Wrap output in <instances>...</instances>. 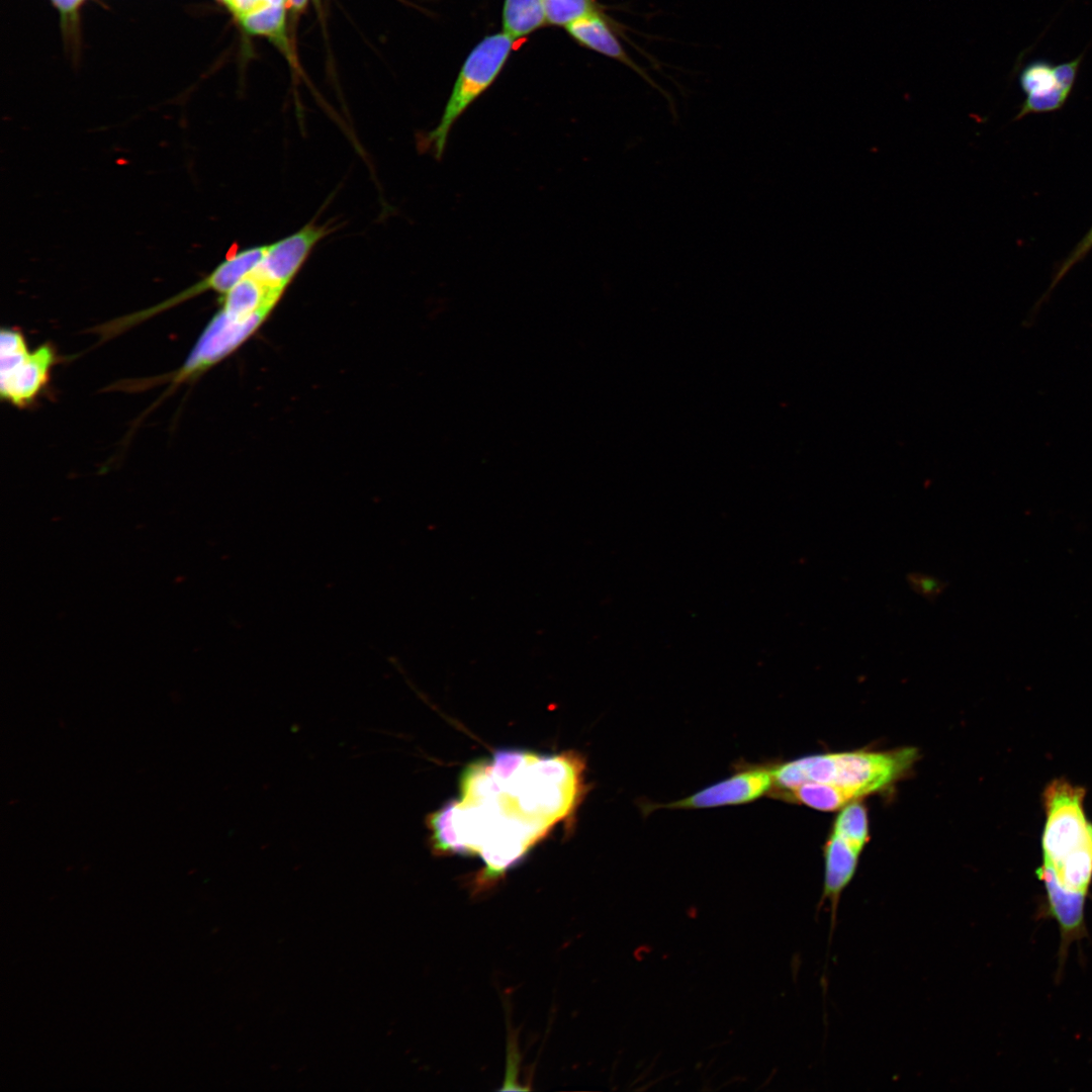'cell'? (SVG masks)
<instances>
[{"instance_id": "obj_10", "label": "cell", "mask_w": 1092, "mask_h": 1092, "mask_svg": "<svg viewBox=\"0 0 1092 1092\" xmlns=\"http://www.w3.org/2000/svg\"><path fill=\"white\" fill-rule=\"evenodd\" d=\"M1019 81L1026 99L1016 118L1029 113L1057 110L1064 105L1070 94L1059 86L1054 68L1043 62L1026 66L1019 76Z\"/></svg>"}, {"instance_id": "obj_9", "label": "cell", "mask_w": 1092, "mask_h": 1092, "mask_svg": "<svg viewBox=\"0 0 1092 1092\" xmlns=\"http://www.w3.org/2000/svg\"><path fill=\"white\" fill-rule=\"evenodd\" d=\"M867 843L831 828L824 847V880L821 904L828 903L831 930L834 929L840 898L855 876L860 854ZM820 904V905H821Z\"/></svg>"}, {"instance_id": "obj_2", "label": "cell", "mask_w": 1092, "mask_h": 1092, "mask_svg": "<svg viewBox=\"0 0 1092 1092\" xmlns=\"http://www.w3.org/2000/svg\"><path fill=\"white\" fill-rule=\"evenodd\" d=\"M1085 790L1064 779L1044 790L1046 822L1039 875L1073 880L1092 873V823L1085 816Z\"/></svg>"}, {"instance_id": "obj_5", "label": "cell", "mask_w": 1092, "mask_h": 1092, "mask_svg": "<svg viewBox=\"0 0 1092 1092\" xmlns=\"http://www.w3.org/2000/svg\"><path fill=\"white\" fill-rule=\"evenodd\" d=\"M266 314L242 318L218 310L211 318L184 365L174 374L178 384L195 378L245 343L265 322Z\"/></svg>"}, {"instance_id": "obj_7", "label": "cell", "mask_w": 1092, "mask_h": 1092, "mask_svg": "<svg viewBox=\"0 0 1092 1092\" xmlns=\"http://www.w3.org/2000/svg\"><path fill=\"white\" fill-rule=\"evenodd\" d=\"M325 226L307 224L271 245L252 272L269 286L284 292L308 255L326 235Z\"/></svg>"}, {"instance_id": "obj_12", "label": "cell", "mask_w": 1092, "mask_h": 1092, "mask_svg": "<svg viewBox=\"0 0 1092 1092\" xmlns=\"http://www.w3.org/2000/svg\"><path fill=\"white\" fill-rule=\"evenodd\" d=\"M568 33L578 42L598 53L616 59L647 78L643 71L623 50L605 17L594 12L567 24Z\"/></svg>"}, {"instance_id": "obj_8", "label": "cell", "mask_w": 1092, "mask_h": 1092, "mask_svg": "<svg viewBox=\"0 0 1092 1092\" xmlns=\"http://www.w3.org/2000/svg\"><path fill=\"white\" fill-rule=\"evenodd\" d=\"M267 246H257L241 250L219 263L206 277L186 290L179 292L171 298L145 310H141L122 318L125 328L144 321L158 312L173 307L198 294L211 290L221 295L232 289L237 283L250 275L264 257Z\"/></svg>"}, {"instance_id": "obj_17", "label": "cell", "mask_w": 1092, "mask_h": 1092, "mask_svg": "<svg viewBox=\"0 0 1092 1092\" xmlns=\"http://www.w3.org/2000/svg\"><path fill=\"white\" fill-rule=\"evenodd\" d=\"M226 6L238 16L252 13L269 5L284 6L287 0H223Z\"/></svg>"}, {"instance_id": "obj_19", "label": "cell", "mask_w": 1092, "mask_h": 1092, "mask_svg": "<svg viewBox=\"0 0 1092 1092\" xmlns=\"http://www.w3.org/2000/svg\"><path fill=\"white\" fill-rule=\"evenodd\" d=\"M1080 61L1081 57L1074 61L1054 67V73L1059 86L1068 93L1071 92L1075 82Z\"/></svg>"}, {"instance_id": "obj_3", "label": "cell", "mask_w": 1092, "mask_h": 1092, "mask_svg": "<svg viewBox=\"0 0 1092 1092\" xmlns=\"http://www.w3.org/2000/svg\"><path fill=\"white\" fill-rule=\"evenodd\" d=\"M505 33L483 38L466 59L437 126L419 138L423 152L440 160L452 127L467 107L495 80L513 47Z\"/></svg>"}, {"instance_id": "obj_18", "label": "cell", "mask_w": 1092, "mask_h": 1092, "mask_svg": "<svg viewBox=\"0 0 1092 1092\" xmlns=\"http://www.w3.org/2000/svg\"><path fill=\"white\" fill-rule=\"evenodd\" d=\"M1092 248V228L1079 243L1071 256L1064 262L1059 272L1057 273L1052 288L1058 283L1059 280L1073 267L1074 264L1079 262Z\"/></svg>"}, {"instance_id": "obj_4", "label": "cell", "mask_w": 1092, "mask_h": 1092, "mask_svg": "<svg viewBox=\"0 0 1092 1092\" xmlns=\"http://www.w3.org/2000/svg\"><path fill=\"white\" fill-rule=\"evenodd\" d=\"M56 363V353L49 344L29 351L19 331H1V397L9 403L25 407L46 387Z\"/></svg>"}, {"instance_id": "obj_6", "label": "cell", "mask_w": 1092, "mask_h": 1092, "mask_svg": "<svg viewBox=\"0 0 1092 1092\" xmlns=\"http://www.w3.org/2000/svg\"><path fill=\"white\" fill-rule=\"evenodd\" d=\"M772 789L771 763L738 767L727 779L704 788L684 799L665 804L646 805V813L655 809H708L751 803Z\"/></svg>"}, {"instance_id": "obj_14", "label": "cell", "mask_w": 1092, "mask_h": 1092, "mask_svg": "<svg viewBox=\"0 0 1092 1092\" xmlns=\"http://www.w3.org/2000/svg\"><path fill=\"white\" fill-rule=\"evenodd\" d=\"M240 20L248 32L269 36L285 47L284 6L269 5L243 16Z\"/></svg>"}, {"instance_id": "obj_1", "label": "cell", "mask_w": 1092, "mask_h": 1092, "mask_svg": "<svg viewBox=\"0 0 1092 1092\" xmlns=\"http://www.w3.org/2000/svg\"><path fill=\"white\" fill-rule=\"evenodd\" d=\"M917 759L913 747L891 750H853L803 756L771 763L775 798L804 783L831 789L844 803L883 792L912 768Z\"/></svg>"}, {"instance_id": "obj_20", "label": "cell", "mask_w": 1092, "mask_h": 1092, "mask_svg": "<svg viewBox=\"0 0 1092 1092\" xmlns=\"http://www.w3.org/2000/svg\"><path fill=\"white\" fill-rule=\"evenodd\" d=\"M62 12L72 11L81 0H52Z\"/></svg>"}, {"instance_id": "obj_11", "label": "cell", "mask_w": 1092, "mask_h": 1092, "mask_svg": "<svg viewBox=\"0 0 1092 1092\" xmlns=\"http://www.w3.org/2000/svg\"><path fill=\"white\" fill-rule=\"evenodd\" d=\"M282 294L251 273L220 296V310L242 318L269 315Z\"/></svg>"}, {"instance_id": "obj_21", "label": "cell", "mask_w": 1092, "mask_h": 1092, "mask_svg": "<svg viewBox=\"0 0 1092 1092\" xmlns=\"http://www.w3.org/2000/svg\"><path fill=\"white\" fill-rule=\"evenodd\" d=\"M289 4L295 9H301L305 6L306 0H287Z\"/></svg>"}, {"instance_id": "obj_13", "label": "cell", "mask_w": 1092, "mask_h": 1092, "mask_svg": "<svg viewBox=\"0 0 1092 1092\" xmlns=\"http://www.w3.org/2000/svg\"><path fill=\"white\" fill-rule=\"evenodd\" d=\"M546 22L542 0H506L503 12L504 33L515 40Z\"/></svg>"}, {"instance_id": "obj_16", "label": "cell", "mask_w": 1092, "mask_h": 1092, "mask_svg": "<svg viewBox=\"0 0 1092 1092\" xmlns=\"http://www.w3.org/2000/svg\"><path fill=\"white\" fill-rule=\"evenodd\" d=\"M907 582L912 590L928 601L936 600L946 588L947 582L931 574L910 572Z\"/></svg>"}, {"instance_id": "obj_15", "label": "cell", "mask_w": 1092, "mask_h": 1092, "mask_svg": "<svg viewBox=\"0 0 1092 1092\" xmlns=\"http://www.w3.org/2000/svg\"><path fill=\"white\" fill-rule=\"evenodd\" d=\"M546 22L567 25L587 14L598 12L594 0H542Z\"/></svg>"}]
</instances>
